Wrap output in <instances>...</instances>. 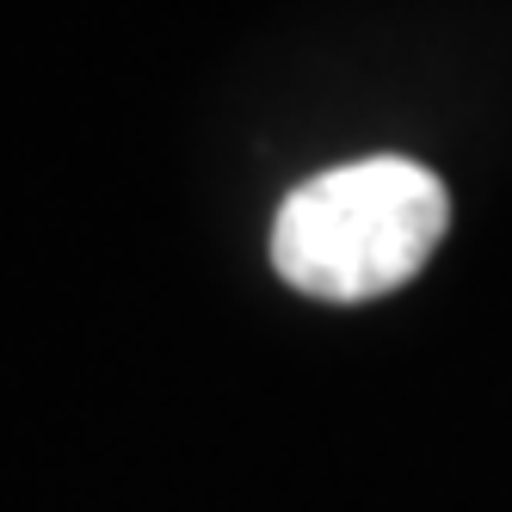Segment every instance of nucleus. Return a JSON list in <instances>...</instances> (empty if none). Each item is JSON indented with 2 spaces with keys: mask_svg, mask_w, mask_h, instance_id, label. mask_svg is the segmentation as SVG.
I'll return each instance as SVG.
<instances>
[{
  "mask_svg": "<svg viewBox=\"0 0 512 512\" xmlns=\"http://www.w3.org/2000/svg\"><path fill=\"white\" fill-rule=\"evenodd\" d=\"M451 229L445 186L401 155L352 161L297 186L272 223V266L321 303H371L401 290Z\"/></svg>",
  "mask_w": 512,
  "mask_h": 512,
  "instance_id": "nucleus-1",
  "label": "nucleus"
}]
</instances>
